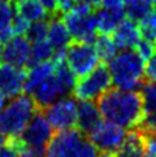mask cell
I'll list each match as a JSON object with an SVG mask.
<instances>
[{
  "instance_id": "37",
  "label": "cell",
  "mask_w": 156,
  "mask_h": 157,
  "mask_svg": "<svg viewBox=\"0 0 156 157\" xmlns=\"http://www.w3.org/2000/svg\"><path fill=\"white\" fill-rule=\"evenodd\" d=\"M83 2H86L94 10L100 8V5H102V0H83Z\"/></svg>"
},
{
  "instance_id": "30",
  "label": "cell",
  "mask_w": 156,
  "mask_h": 157,
  "mask_svg": "<svg viewBox=\"0 0 156 157\" xmlns=\"http://www.w3.org/2000/svg\"><path fill=\"white\" fill-rule=\"evenodd\" d=\"M10 26H12L14 36L16 35H26L27 29H29V26H30V22L26 21L25 18H22L17 13H14V17H13L12 25Z\"/></svg>"
},
{
  "instance_id": "2",
  "label": "cell",
  "mask_w": 156,
  "mask_h": 157,
  "mask_svg": "<svg viewBox=\"0 0 156 157\" xmlns=\"http://www.w3.org/2000/svg\"><path fill=\"white\" fill-rule=\"evenodd\" d=\"M115 86L124 91H135L147 82L144 74V61L135 51L124 49L108 63Z\"/></svg>"
},
{
  "instance_id": "31",
  "label": "cell",
  "mask_w": 156,
  "mask_h": 157,
  "mask_svg": "<svg viewBox=\"0 0 156 157\" xmlns=\"http://www.w3.org/2000/svg\"><path fill=\"white\" fill-rule=\"evenodd\" d=\"M144 74H146V79L148 82H156V52L147 61V65L144 68Z\"/></svg>"
},
{
  "instance_id": "44",
  "label": "cell",
  "mask_w": 156,
  "mask_h": 157,
  "mask_svg": "<svg viewBox=\"0 0 156 157\" xmlns=\"http://www.w3.org/2000/svg\"><path fill=\"white\" fill-rule=\"evenodd\" d=\"M148 2H150V3H152V4H154V5H155V4H156V0H148Z\"/></svg>"
},
{
  "instance_id": "5",
  "label": "cell",
  "mask_w": 156,
  "mask_h": 157,
  "mask_svg": "<svg viewBox=\"0 0 156 157\" xmlns=\"http://www.w3.org/2000/svg\"><path fill=\"white\" fill-rule=\"evenodd\" d=\"M111 86H112V77H111L108 65L105 63H100L90 73L78 78L72 94L74 99H78L81 101L94 100L109 90Z\"/></svg>"
},
{
  "instance_id": "19",
  "label": "cell",
  "mask_w": 156,
  "mask_h": 157,
  "mask_svg": "<svg viewBox=\"0 0 156 157\" xmlns=\"http://www.w3.org/2000/svg\"><path fill=\"white\" fill-rule=\"evenodd\" d=\"M126 17L125 9L120 10H108V9H99L95 13L96 18V27L100 34H111L113 30Z\"/></svg>"
},
{
  "instance_id": "43",
  "label": "cell",
  "mask_w": 156,
  "mask_h": 157,
  "mask_svg": "<svg viewBox=\"0 0 156 157\" xmlns=\"http://www.w3.org/2000/svg\"><path fill=\"white\" fill-rule=\"evenodd\" d=\"M13 4H17V3H20V2H24V0H10Z\"/></svg>"
},
{
  "instance_id": "21",
  "label": "cell",
  "mask_w": 156,
  "mask_h": 157,
  "mask_svg": "<svg viewBox=\"0 0 156 157\" xmlns=\"http://www.w3.org/2000/svg\"><path fill=\"white\" fill-rule=\"evenodd\" d=\"M55 55V49L53 47L49 44L47 39L44 40H39L31 43V48H30V57H29V63H27V69L31 68L34 65L46 63V61L52 60Z\"/></svg>"
},
{
  "instance_id": "38",
  "label": "cell",
  "mask_w": 156,
  "mask_h": 157,
  "mask_svg": "<svg viewBox=\"0 0 156 157\" xmlns=\"http://www.w3.org/2000/svg\"><path fill=\"white\" fill-rule=\"evenodd\" d=\"M7 100H8V98L5 96V95L3 94V91L0 90V110H2L5 106V104H7Z\"/></svg>"
},
{
  "instance_id": "11",
  "label": "cell",
  "mask_w": 156,
  "mask_h": 157,
  "mask_svg": "<svg viewBox=\"0 0 156 157\" xmlns=\"http://www.w3.org/2000/svg\"><path fill=\"white\" fill-rule=\"evenodd\" d=\"M31 43L25 35H16L4 44V64L12 65L14 68L25 69L27 68L30 57Z\"/></svg>"
},
{
  "instance_id": "6",
  "label": "cell",
  "mask_w": 156,
  "mask_h": 157,
  "mask_svg": "<svg viewBox=\"0 0 156 157\" xmlns=\"http://www.w3.org/2000/svg\"><path fill=\"white\" fill-rule=\"evenodd\" d=\"M66 64L77 78L90 73L99 64V56L94 44L72 40L65 49Z\"/></svg>"
},
{
  "instance_id": "46",
  "label": "cell",
  "mask_w": 156,
  "mask_h": 157,
  "mask_svg": "<svg viewBox=\"0 0 156 157\" xmlns=\"http://www.w3.org/2000/svg\"><path fill=\"white\" fill-rule=\"evenodd\" d=\"M155 48H156V40H155Z\"/></svg>"
},
{
  "instance_id": "35",
  "label": "cell",
  "mask_w": 156,
  "mask_h": 157,
  "mask_svg": "<svg viewBox=\"0 0 156 157\" xmlns=\"http://www.w3.org/2000/svg\"><path fill=\"white\" fill-rule=\"evenodd\" d=\"M0 157H18L10 142L0 145Z\"/></svg>"
},
{
  "instance_id": "17",
  "label": "cell",
  "mask_w": 156,
  "mask_h": 157,
  "mask_svg": "<svg viewBox=\"0 0 156 157\" xmlns=\"http://www.w3.org/2000/svg\"><path fill=\"white\" fill-rule=\"evenodd\" d=\"M30 96L34 99L39 110L44 109L46 106L51 105L52 103L56 101L61 95H60L57 83L55 81L53 74L49 78H47L41 86H38L34 91L30 94Z\"/></svg>"
},
{
  "instance_id": "1",
  "label": "cell",
  "mask_w": 156,
  "mask_h": 157,
  "mask_svg": "<svg viewBox=\"0 0 156 157\" xmlns=\"http://www.w3.org/2000/svg\"><path fill=\"white\" fill-rule=\"evenodd\" d=\"M100 116L124 128L137 127L144 113V99L139 91L109 88L96 99Z\"/></svg>"
},
{
  "instance_id": "28",
  "label": "cell",
  "mask_w": 156,
  "mask_h": 157,
  "mask_svg": "<svg viewBox=\"0 0 156 157\" xmlns=\"http://www.w3.org/2000/svg\"><path fill=\"white\" fill-rule=\"evenodd\" d=\"M144 108H156V82H148L142 86Z\"/></svg>"
},
{
  "instance_id": "33",
  "label": "cell",
  "mask_w": 156,
  "mask_h": 157,
  "mask_svg": "<svg viewBox=\"0 0 156 157\" xmlns=\"http://www.w3.org/2000/svg\"><path fill=\"white\" fill-rule=\"evenodd\" d=\"M41 3L44 9L47 10V13L49 14V17L57 16L59 13V7H57V0H38Z\"/></svg>"
},
{
  "instance_id": "34",
  "label": "cell",
  "mask_w": 156,
  "mask_h": 157,
  "mask_svg": "<svg viewBox=\"0 0 156 157\" xmlns=\"http://www.w3.org/2000/svg\"><path fill=\"white\" fill-rule=\"evenodd\" d=\"M103 9H108V10H120V9H125V5L122 3V0H102V5Z\"/></svg>"
},
{
  "instance_id": "12",
  "label": "cell",
  "mask_w": 156,
  "mask_h": 157,
  "mask_svg": "<svg viewBox=\"0 0 156 157\" xmlns=\"http://www.w3.org/2000/svg\"><path fill=\"white\" fill-rule=\"evenodd\" d=\"M27 70L14 68L12 65H0V90L8 99H13L24 92Z\"/></svg>"
},
{
  "instance_id": "15",
  "label": "cell",
  "mask_w": 156,
  "mask_h": 157,
  "mask_svg": "<svg viewBox=\"0 0 156 157\" xmlns=\"http://www.w3.org/2000/svg\"><path fill=\"white\" fill-rule=\"evenodd\" d=\"M100 112L98 109V105L94 104L91 100H83L78 104V116H77V128L83 134L90 132L100 120Z\"/></svg>"
},
{
  "instance_id": "40",
  "label": "cell",
  "mask_w": 156,
  "mask_h": 157,
  "mask_svg": "<svg viewBox=\"0 0 156 157\" xmlns=\"http://www.w3.org/2000/svg\"><path fill=\"white\" fill-rule=\"evenodd\" d=\"M3 55H4V44L0 42V65L4 63V61H3Z\"/></svg>"
},
{
  "instance_id": "45",
  "label": "cell",
  "mask_w": 156,
  "mask_h": 157,
  "mask_svg": "<svg viewBox=\"0 0 156 157\" xmlns=\"http://www.w3.org/2000/svg\"><path fill=\"white\" fill-rule=\"evenodd\" d=\"M154 8H155V10H156V4H155V5H154Z\"/></svg>"
},
{
  "instance_id": "9",
  "label": "cell",
  "mask_w": 156,
  "mask_h": 157,
  "mask_svg": "<svg viewBox=\"0 0 156 157\" xmlns=\"http://www.w3.org/2000/svg\"><path fill=\"white\" fill-rule=\"evenodd\" d=\"M66 27L69 30L72 39L76 42H82L87 44H94L98 38V27L95 13L78 14L73 10L64 13L63 17Z\"/></svg>"
},
{
  "instance_id": "26",
  "label": "cell",
  "mask_w": 156,
  "mask_h": 157,
  "mask_svg": "<svg viewBox=\"0 0 156 157\" xmlns=\"http://www.w3.org/2000/svg\"><path fill=\"white\" fill-rule=\"evenodd\" d=\"M47 34H48V22L47 20H43V21L31 22L25 36L29 39L30 43H34L47 39Z\"/></svg>"
},
{
  "instance_id": "22",
  "label": "cell",
  "mask_w": 156,
  "mask_h": 157,
  "mask_svg": "<svg viewBox=\"0 0 156 157\" xmlns=\"http://www.w3.org/2000/svg\"><path fill=\"white\" fill-rule=\"evenodd\" d=\"M95 49L98 52L99 60L102 63L108 64L117 55V47L113 42L112 36L108 34H99L95 40Z\"/></svg>"
},
{
  "instance_id": "14",
  "label": "cell",
  "mask_w": 156,
  "mask_h": 157,
  "mask_svg": "<svg viewBox=\"0 0 156 157\" xmlns=\"http://www.w3.org/2000/svg\"><path fill=\"white\" fill-rule=\"evenodd\" d=\"M47 40L53 47L55 51L66 49V47L70 44L72 36L69 34V30H68V27H66L63 17H60V16L49 17Z\"/></svg>"
},
{
  "instance_id": "8",
  "label": "cell",
  "mask_w": 156,
  "mask_h": 157,
  "mask_svg": "<svg viewBox=\"0 0 156 157\" xmlns=\"http://www.w3.org/2000/svg\"><path fill=\"white\" fill-rule=\"evenodd\" d=\"M87 138L102 152L117 153L126 138L125 128L113 122L100 121L92 130L87 134Z\"/></svg>"
},
{
  "instance_id": "4",
  "label": "cell",
  "mask_w": 156,
  "mask_h": 157,
  "mask_svg": "<svg viewBox=\"0 0 156 157\" xmlns=\"http://www.w3.org/2000/svg\"><path fill=\"white\" fill-rule=\"evenodd\" d=\"M46 157H98V148L78 128L56 131L47 144Z\"/></svg>"
},
{
  "instance_id": "29",
  "label": "cell",
  "mask_w": 156,
  "mask_h": 157,
  "mask_svg": "<svg viewBox=\"0 0 156 157\" xmlns=\"http://www.w3.org/2000/svg\"><path fill=\"white\" fill-rule=\"evenodd\" d=\"M135 52L138 53V56L141 57L143 61H148L152 57V55L156 52V48H155V43L152 42H148V40H139L138 44L134 47Z\"/></svg>"
},
{
  "instance_id": "42",
  "label": "cell",
  "mask_w": 156,
  "mask_h": 157,
  "mask_svg": "<svg viewBox=\"0 0 156 157\" xmlns=\"http://www.w3.org/2000/svg\"><path fill=\"white\" fill-rule=\"evenodd\" d=\"M8 142H9V140L5 138L4 135H2V134H0V145H2V144H5V143H8Z\"/></svg>"
},
{
  "instance_id": "16",
  "label": "cell",
  "mask_w": 156,
  "mask_h": 157,
  "mask_svg": "<svg viewBox=\"0 0 156 157\" xmlns=\"http://www.w3.org/2000/svg\"><path fill=\"white\" fill-rule=\"evenodd\" d=\"M146 134L141 128H134L126 134L124 144L121 145L116 157H143L146 147Z\"/></svg>"
},
{
  "instance_id": "25",
  "label": "cell",
  "mask_w": 156,
  "mask_h": 157,
  "mask_svg": "<svg viewBox=\"0 0 156 157\" xmlns=\"http://www.w3.org/2000/svg\"><path fill=\"white\" fill-rule=\"evenodd\" d=\"M154 9V4L148 0H139L135 4L125 7V14L127 18H130L134 22H139L147 13H150Z\"/></svg>"
},
{
  "instance_id": "36",
  "label": "cell",
  "mask_w": 156,
  "mask_h": 157,
  "mask_svg": "<svg viewBox=\"0 0 156 157\" xmlns=\"http://www.w3.org/2000/svg\"><path fill=\"white\" fill-rule=\"evenodd\" d=\"M77 0H57V7L60 13H66L72 9Z\"/></svg>"
},
{
  "instance_id": "3",
  "label": "cell",
  "mask_w": 156,
  "mask_h": 157,
  "mask_svg": "<svg viewBox=\"0 0 156 157\" xmlns=\"http://www.w3.org/2000/svg\"><path fill=\"white\" fill-rule=\"evenodd\" d=\"M38 110L34 99L27 94H20L9 99L0 110V134L8 140L18 138Z\"/></svg>"
},
{
  "instance_id": "13",
  "label": "cell",
  "mask_w": 156,
  "mask_h": 157,
  "mask_svg": "<svg viewBox=\"0 0 156 157\" xmlns=\"http://www.w3.org/2000/svg\"><path fill=\"white\" fill-rule=\"evenodd\" d=\"M112 39L117 48L120 49H130L134 48L138 42L141 40V34L137 22L125 17L112 33Z\"/></svg>"
},
{
  "instance_id": "10",
  "label": "cell",
  "mask_w": 156,
  "mask_h": 157,
  "mask_svg": "<svg viewBox=\"0 0 156 157\" xmlns=\"http://www.w3.org/2000/svg\"><path fill=\"white\" fill-rule=\"evenodd\" d=\"M53 134V128L43 116L42 110H38L17 139L33 147H47Z\"/></svg>"
},
{
  "instance_id": "20",
  "label": "cell",
  "mask_w": 156,
  "mask_h": 157,
  "mask_svg": "<svg viewBox=\"0 0 156 157\" xmlns=\"http://www.w3.org/2000/svg\"><path fill=\"white\" fill-rule=\"evenodd\" d=\"M14 10L18 16H21L26 21H29L30 24L31 22L47 20V17H49L47 10L44 9V7L38 0H24V2H20L14 4Z\"/></svg>"
},
{
  "instance_id": "23",
  "label": "cell",
  "mask_w": 156,
  "mask_h": 157,
  "mask_svg": "<svg viewBox=\"0 0 156 157\" xmlns=\"http://www.w3.org/2000/svg\"><path fill=\"white\" fill-rule=\"evenodd\" d=\"M138 29H139L141 38H143L144 40L155 43L156 40V10L155 8L139 21Z\"/></svg>"
},
{
  "instance_id": "41",
  "label": "cell",
  "mask_w": 156,
  "mask_h": 157,
  "mask_svg": "<svg viewBox=\"0 0 156 157\" xmlns=\"http://www.w3.org/2000/svg\"><path fill=\"white\" fill-rule=\"evenodd\" d=\"M137 2H139V0H122V3H124L125 7H129V5L135 4Z\"/></svg>"
},
{
  "instance_id": "24",
  "label": "cell",
  "mask_w": 156,
  "mask_h": 157,
  "mask_svg": "<svg viewBox=\"0 0 156 157\" xmlns=\"http://www.w3.org/2000/svg\"><path fill=\"white\" fill-rule=\"evenodd\" d=\"M9 142L16 149L18 157H46L47 147H33V145L22 143L17 138L10 139Z\"/></svg>"
},
{
  "instance_id": "39",
  "label": "cell",
  "mask_w": 156,
  "mask_h": 157,
  "mask_svg": "<svg viewBox=\"0 0 156 157\" xmlns=\"http://www.w3.org/2000/svg\"><path fill=\"white\" fill-rule=\"evenodd\" d=\"M98 157H116V153H112V152H102L100 155H98Z\"/></svg>"
},
{
  "instance_id": "18",
  "label": "cell",
  "mask_w": 156,
  "mask_h": 157,
  "mask_svg": "<svg viewBox=\"0 0 156 157\" xmlns=\"http://www.w3.org/2000/svg\"><path fill=\"white\" fill-rule=\"evenodd\" d=\"M53 70H55L53 60H49V61H46V63L38 64L29 68L26 73L24 92L30 95L38 86H41L47 78H49L53 74Z\"/></svg>"
},
{
  "instance_id": "7",
  "label": "cell",
  "mask_w": 156,
  "mask_h": 157,
  "mask_svg": "<svg viewBox=\"0 0 156 157\" xmlns=\"http://www.w3.org/2000/svg\"><path fill=\"white\" fill-rule=\"evenodd\" d=\"M42 113L53 131L68 130L77 125L78 104L73 98H61L42 109Z\"/></svg>"
},
{
  "instance_id": "27",
  "label": "cell",
  "mask_w": 156,
  "mask_h": 157,
  "mask_svg": "<svg viewBox=\"0 0 156 157\" xmlns=\"http://www.w3.org/2000/svg\"><path fill=\"white\" fill-rule=\"evenodd\" d=\"M14 13V4L10 0H0V30L10 27Z\"/></svg>"
},
{
  "instance_id": "32",
  "label": "cell",
  "mask_w": 156,
  "mask_h": 157,
  "mask_svg": "<svg viewBox=\"0 0 156 157\" xmlns=\"http://www.w3.org/2000/svg\"><path fill=\"white\" fill-rule=\"evenodd\" d=\"M146 136L147 139H146V147H144L143 157H156V135L146 134Z\"/></svg>"
}]
</instances>
